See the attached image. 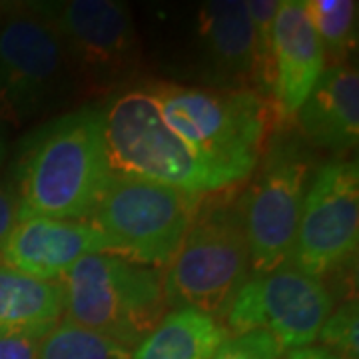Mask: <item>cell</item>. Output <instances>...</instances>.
<instances>
[{
    "mask_svg": "<svg viewBox=\"0 0 359 359\" xmlns=\"http://www.w3.org/2000/svg\"><path fill=\"white\" fill-rule=\"evenodd\" d=\"M112 176L104 140V110L84 106L50 118L26 134L14 156L18 222H88Z\"/></svg>",
    "mask_w": 359,
    "mask_h": 359,
    "instance_id": "1",
    "label": "cell"
},
{
    "mask_svg": "<svg viewBox=\"0 0 359 359\" xmlns=\"http://www.w3.org/2000/svg\"><path fill=\"white\" fill-rule=\"evenodd\" d=\"M146 90L168 126L230 188L254 176L269 136L282 126L273 106L256 92L174 82H154Z\"/></svg>",
    "mask_w": 359,
    "mask_h": 359,
    "instance_id": "2",
    "label": "cell"
},
{
    "mask_svg": "<svg viewBox=\"0 0 359 359\" xmlns=\"http://www.w3.org/2000/svg\"><path fill=\"white\" fill-rule=\"evenodd\" d=\"M62 320L138 347L166 318L164 269L106 254L82 257L60 278Z\"/></svg>",
    "mask_w": 359,
    "mask_h": 359,
    "instance_id": "3",
    "label": "cell"
},
{
    "mask_svg": "<svg viewBox=\"0 0 359 359\" xmlns=\"http://www.w3.org/2000/svg\"><path fill=\"white\" fill-rule=\"evenodd\" d=\"M252 278L238 202L205 198L164 271L168 308L194 309L222 321Z\"/></svg>",
    "mask_w": 359,
    "mask_h": 359,
    "instance_id": "4",
    "label": "cell"
},
{
    "mask_svg": "<svg viewBox=\"0 0 359 359\" xmlns=\"http://www.w3.org/2000/svg\"><path fill=\"white\" fill-rule=\"evenodd\" d=\"M104 140L116 176L148 180L198 196L230 190L168 126L146 88L120 94L104 110Z\"/></svg>",
    "mask_w": 359,
    "mask_h": 359,
    "instance_id": "5",
    "label": "cell"
},
{
    "mask_svg": "<svg viewBox=\"0 0 359 359\" xmlns=\"http://www.w3.org/2000/svg\"><path fill=\"white\" fill-rule=\"evenodd\" d=\"M313 160L299 132L273 130L256 168V180L240 200L252 276L292 259Z\"/></svg>",
    "mask_w": 359,
    "mask_h": 359,
    "instance_id": "6",
    "label": "cell"
},
{
    "mask_svg": "<svg viewBox=\"0 0 359 359\" xmlns=\"http://www.w3.org/2000/svg\"><path fill=\"white\" fill-rule=\"evenodd\" d=\"M204 198L114 174L88 222L112 244L116 257L164 269L178 252Z\"/></svg>",
    "mask_w": 359,
    "mask_h": 359,
    "instance_id": "7",
    "label": "cell"
},
{
    "mask_svg": "<svg viewBox=\"0 0 359 359\" xmlns=\"http://www.w3.org/2000/svg\"><path fill=\"white\" fill-rule=\"evenodd\" d=\"M74 80L65 42L36 4L8 8L0 25V122L20 126L46 112Z\"/></svg>",
    "mask_w": 359,
    "mask_h": 359,
    "instance_id": "8",
    "label": "cell"
},
{
    "mask_svg": "<svg viewBox=\"0 0 359 359\" xmlns=\"http://www.w3.org/2000/svg\"><path fill=\"white\" fill-rule=\"evenodd\" d=\"M65 42L78 84L112 90L140 65V40L128 6L114 0H66L36 4Z\"/></svg>",
    "mask_w": 359,
    "mask_h": 359,
    "instance_id": "9",
    "label": "cell"
},
{
    "mask_svg": "<svg viewBox=\"0 0 359 359\" xmlns=\"http://www.w3.org/2000/svg\"><path fill=\"white\" fill-rule=\"evenodd\" d=\"M332 309L325 282L285 262L244 283L224 325L230 335L264 332L287 353L311 346Z\"/></svg>",
    "mask_w": 359,
    "mask_h": 359,
    "instance_id": "10",
    "label": "cell"
},
{
    "mask_svg": "<svg viewBox=\"0 0 359 359\" xmlns=\"http://www.w3.org/2000/svg\"><path fill=\"white\" fill-rule=\"evenodd\" d=\"M359 244V170L355 160H327L309 180L292 264L325 278L355 256Z\"/></svg>",
    "mask_w": 359,
    "mask_h": 359,
    "instance_id": "11",
    "label": "cell"
},
{
    "mask_svg": "<svg viewBox=\"0 0 359 359\" xmlns=\"http://www.w3.org/2000/svg\"><path fill=\"white\" fill-rule=\"evenodd\" d=\"M114 256L112 244L92 222L80 219H20L4 245L0 264L44 282H60L82 257Z\"/></svg>",
    "mask_w": 359,
    "mask_h": 359,
    "instance_id": "12",
    "label": "cell"
},
{
    "mask_svg": "<svg viewBox=\"0 0 359 359\" xmlns=\"http://www.w3.org/2000/svg\"><path fill=\"white\" fill-rule=\"evenodd\" d=\"M196 25L200 68L210 88L256 92L254 26L244 0L204 2Z\"/></svg>",
    "mask_w": 359,
    "mask_h": 359,
    "instance_id": "13",
    "label": "cell"
},
{
    "mask_svg": "<svg viewBox=\"0 0 359 359\" xmlns=\"http://www.w3.org/2000/svg\"><path fill=\"white\" fill-rule=\"evenodd\" d=\"M325 54L309 25L304 0H283L273 22V90L278 122L292 124L325 70Z\"/></svg>",
    "mask_w": 359,
    "mask_h": 359,
    "instance_id": "14",
    "label": "cell"
},
{
    "mask_svg": "<svg viewBox=\"0 0 359 359\" xmlns=\"http://www.w3.org/2000/svg\"><path fill=\"white\" fill-rule=\"evenodd\" d=\"M295 128L313 148L346 154L359 140V74L349 65L325 66L294 116Z\"/></svg>",
    "mask_w": 359,
    "mask_h": 359,
    "instance_id": "15",
    "label": "cell"
},
{
    "mask_svg": "<svg viewBox=\"0 0 359 359\" xmlns=\"http://www.w3.org/2000/svg\"><path fill=\"white\" fill-rule=\"evenodd\" d=\"M65 297L58 282H44L0 264V335L44 339L62 321Z\"/></svg>",
    "mask_w": 359,
    "mask_h": 359,
    "instance_id": "16",
    "label": "cell"
},
{
    "mask_svg": "<svg viewBox=\"0 0 359 359\" xmlns=\"http://www.w3.org/2000/svg\"><path fill=\"white\" fill-rule=\"evenodd\" d=\"M228 337L224 321L194 309H172L132 359H212Z\"/></svg>",
    "mask_w": 359,
    "mask_h": 359,
    "instance_id": "17",
    "label": "cell"
},
{
    "mask_svg": "<svg viewBox=\"0 0 359 359\" xmlns=\"http://www.w3.org/2000/svg\"><path fill=\"white\" fill-rule=\"evenodd\" d=\"M306 14L320 40L325 65H347L358 42V2L353 0H304Z\"/></svg>",
    "mask_w": 359,
    "mask_h": 359,
    "instance_id": "18",
    "label": "cell"
},
{
    "mask_svg": "<svg viewBox=\"0 0 359 359\" xmlns=\"http://www.w3.org/2000/svg\"><path fill=\"white\" fill-rule=\"evenodd\" d=\"M39 359H132V351L62 320L42 339Z\"/></svg>",
    "mask_w": 359,
    "mask_h": 359,
    "instance_id": "19",
    "label": "cell"
},
{
    "mask_svg": "<svg viewBox=\"0 0 359 359\" xmlns=\"http://www.w3.org/2000/svg\"><path fill=\"white\" fill-rule=\"evenodd\" d=\"M276 0L245 2L254 26V56H256V92L271 104L273 90V22L278 14Z\"/></svg>",
    "mask_w": 359,
    "mask_h": 359,
    "instance_id": "20",
    "label": "cell"
},
{
    "mask_svg": "<svg viewBox=\"0 0 359 359\" xmlns=\"http://www.w3.org/2000/svg\"><path fill=\"white\" fill-rule=\"evenodd\" d=\"M359 308L358 299H347L330 311L321 325L320 347L339 359H359Z\"/></svg>",
    "mask_w": 359,
    "mask_h": 359,
    "instance_id": "21",
    "label": "cell"
},
{
    "mask_svg": "<svg viewBox=\"0 0 359 359\" xmlns=\"http://www.w3.org/2000/svg\"><path fill=\"white\" fill-rule=\"evenodd\" d=\"M212 359H285V351L264 332L230 335Z\"/></svg>",
    "mask_w": 359,
    "mask_h": 359,
    "instance_id": "22",
    "label": "cell"
},
{
    "mask_svg": "<svg viewBox=\"0 0 359 359\" xmlns=\"http://www.w3.org/2000/svg\"><path fill=\"white\" fill-rule=\"evenodd\" d=\"M18 214H20V204L13 182L0 180V248L4 245L14 226L18 224Z\"/></svg>",
    "mask_w": 359,
    "mask_h": 359,
    "instance_id": "23",
    "label": "cell"
},
{
    "mask_svg": "<svg viewBox=\"0 0 359 359\" xmlns=\"http://www.w3.org/2000/svg\"><path fill=\"white\" fill-rule=\"evenodd\" d=\"M40 346V337L0 335V359H39Z\"/></svg>",
    "mask_w": 359,
    "mask_h": 359,
    "instance_id": "24",
    "label": "cell"
},
{
    "mask_svg": "<svg viewBox=\"0 0 359 359\" xmlns=\"http://www.w3.org/2000/svg\"><path fill=\"white\" fill-rule=\"evenodd\" d=\"M285 359H339L335 358L334 353H330L327 349L323 347H302V349H294V351H287Z\"/></svg>",
    "mask_w": 359,
    "mask_h": 359,
    "instance_id": "25",
    "label": "cell"
},
{
    "mask_svg": "<svg viewBox=\"0 0 359 359\" xmlns=\"http://www.w3.org/2000/svg\"><path fill=\"white\" fill-rule=\"evenodd\" d=\"M4 154H6V146H4V138L0 136V164H2V160H4Z\"/></svg>",
    "mask_w": 359,
    "mask_h": 359,
    "instance_id": "26",
    "label": "cell"
}]
</instances>
